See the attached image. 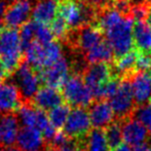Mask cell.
<instances>
[{"label":"cell","mask_w":151,"mask_h":151,"mask_svg":"<svg viewBox=\"0 0 151 151\" xmlns=\"http://www.w3.org/2000/svg\"><path fill=\"white\" fill-rule=\"evenodd\" d=\"M19 118L16 112L0 113V144L12 147L19 135Z\"/></svg>","instance_id":"2e32d148"},{"label":"cell","mask_w":151,"mask_h":151,"mask_svg":"<svg viewBox=\"0 0 151 151\" xmlns=\"http://www.w3.org/2000/svg\"><path fill=\"white\" fill-rule=\"evenodd\" d=\"M146 22L151 27V3H149L148 6V12H147V18H146Z\"/></svg>","instance_id":"d590c367"},{"label":"cell","mask_w":151,"mask_h":151,"mask_svg":"<svg viewBox=\"0 0 151 151\" xmlns=\"http://www.w3.org/2000/svg\"><path fill=\"white\" fill-rule=\"evenodd\" d=\"M23 52L20 32L16 29H2L0 33V63L7 76L14 74L20 67Z\"/></svg>","instance_id":"6da1fadb"},{"label":"cell","mask_w":151,"mask_h":151,"mask_svg":"<svg viewBox=\"0 0 151 151\" xmlns=\"http://www.w3.org/2000/svg\"><path fill=\"white\" fill-rule=\"evenodd\" d=\"M91 122L88 111L83 108H74L64 125V133L69 139L80 141L90 134Z\"/></svg>","instance_id":"ba28073f"},{"label":"cell","mask_w":151,"mask_h":151,"mask_svg":"<svg viewBox=\"0 0 151 151\" xmlns=\"http://www.w3.org/2000/svg\"><path fill=\"white\" fill-rule=\"evenodd\" d=\"M112 77H115L112 65L108 63H98L86 68L82 78L93 96Z\"/></svg>","instance_id":"30bf717a"},{"label":"cell","mask_w":151,"mask_h":151,"mask_svg":"<svg viewBox=\"0 0 151 151\" xmlns=\"http://www.w3.org/2000/svg\"><path fill=\"white\" fill-rule=\"evenodd\" d=\"M9 1H12L14 3H17V2H21V1H24V0H9Z\"/></svg>","instance_id":"f35d334b"},{"label":"cell","mask_w":151,"mask_h":151,"mask_svg":"<svg viewBox=\"0 0 151 151\" xmlns=\"http://www.w3.org/2000/svg\"><path fill=\"white\" fill-rule=\"evenodd\" d=\"M2 148H3V147H2V145H1V144H0V150H1Z\"/></svg>","instance_id":"60d3db41"},{"label":"cell","mask_w":151,"mask_h":151,"mask_svg":"<svg viewBox=\"0 0 151 151\" xmlns=\"http://www.w3.org/2000/svg\"><path fill=\"white\" fill-rule=\"evenodd\" d=\"M17 144L21 151H43L46 146L40 132L30 127H24L19 132Z\"/></svg>","instance_id":"d6986e66"},{"label":"cell","mask_w":151,"mask_h":151,"mask_svg":"<svg viewBox=\"0 0 151 151\" xmlns=\"http://www.w3.org/2000/svg\"><path fill=\"white\" fill-rule=\"evenodd\" d=\"M62 95L66 104L74 108H86L93 104V93L84 82L83 78L78 74L69 76L62 86Z\"/></svg>","instance_id":"5b68a950"},{"label":"cell","mask_w":151,"mask_h":151,"mask_svg":"<svg viewBox=\"0 0 151 151\" xmlns=\"http://www.w3.org/2000/svg\"><path fill=\"white\" fill-rule=\"evenodd\" d=\"M150 59H151V55H150Z\"/></svg>","instance_id":"7bdbcfd3"},{"label":"cell","mask_w":151,"mask_h":151,"mask_svg":"<svg viewBox=\"0 0 151 151\" xmlns=\"http://www.w3.org/2000/svg\"><path fill=\"white\" fill-rule=\"evenodd\" d=\"M54 34L48 26L35 22V41L41 44H47L54 41Z\"/></svg>","instance_id":"4316f807"},{"label":"cell","mask_w":151,"mask_h":151,"mask_svg":"<svg viewBox=\"0 0 151 151\" xmlns=\"http://www.w3.org/2000/svg\"><path fill=\"white\" fill-rule=\"evenodd\" d=\"M121 131H122V140L127 146L138 147L143 145L147 140L149 131L144 124L135 118H129L127 120L120 121Z\"/></svg>","instance_id":"7c38bea8"},{"label":"cell","mask_w":151,"mask_h":151,"mask_svg":"<svg viewBox=\"0 0 151 151\" xmlns=\"http://www.w3.org/2000/svg\"><path fill=\"white\" fill-rule=\"evenodd\" d=\"M17 115L19 121L25 127L43 132L50 125V118L45 111L36 108L32 103H23L17 110Z\"/></svg>","instance_id":"9c48e42d"},{"label":"cell","mask_w":151,"mask_h":151,"mask_svg":"<svg viewBox=\"0 0 151 151\" xmlns=\"http://www.w3.org/2000/svg\"><path fill=\"white\" fill-rule=\"evenodd\" d=\"M70 72V63L65 57L61 58L59 61L54 63L52 65L44 68L43 70L39 71V77L46 86L52 88H62L66 80L69 78Z\"/></svg>","instance_id":"8fae6325"},{"label":"cell","mask_w":151,"mask_h":151,"mask_svg":"<svg viewBox=\"0 0 151 151\" xmlns=\"http://www.w3.org/2000/svg\"><path fill=\"white\" fill-rule=\"evenodd\" d=\"M32 4L28 0L17 2L8 6L6 12L4 14L3 22L8 28L16 29L18 27H22L28 22L32 14Z\"/></svg>","instance_id":"4fadbf2b"},{"label":"cell","mask_w":151,"mask_h":151,"mask_svg":"<svg viewBox=\"0 0 151 151\" xmlns=\"http://www.w3.org/2000/svg\"><path fill=\"white\" fill-rule=\"evenodd\" d=\"M0 151H21L19 148H16V147H3Z\"/></svg>","instance_id":"74e56055"},{"label":"cell","mask_w":151,"mask_h":151,"mask_svg":"<svg viewBox=\"0 0 151 151\" xmlns=\"http://www.w3.org/2000/svg\"><path fill=\"white\" fill-rule=\"evenodd\" d=\"M105 137L107 141L108 147L110 151H114L116 148H118L120 145H122V131H121V122L118 120H115L112 122L109 127H107L105 129Z\"/></svg>","instance_id":"d4e9b609"},{"label":"cell","mask_w":151,"mask_h":151,"mask_svg":"<svg viewBox=\"0 0 151 151\" xmlns=\"http://www.w3.org/2000/svg\"><path fill=\"white\" fill-rule=\"evenodd\" d=\"M134 151H151V147L146 144H143V145H140L138 147H135Z\"/></svg>","instance_id":"d6a6232c"},{"label":"cell","mask_w":151,"mask_h":151,"mask_svg":"<svg viewBox=\"0 0 151 151\" xmlns=\"http://www.w3.org/2000/svg\"><path fill=\"white\" fill-rule=\"evenodd\" d=\"M7 76V74H6L5 70H4L3 66H2V64L0 63V82H3V79Z\"/></svg>","instance_id":"836d02e7"},{"label":"cell","mask_w":151,"mask_h":151,"mask_svg":"<svg viewBox=\"0 0 151 151\" xmlns=\"http://www.w3.org/2000/svg\"><path fill=\"white\" fill-rule=\"evenodd\" d=\"M7 2L6 0H0V22L3 21L4 14L6 12V9H7Z\"/></svg>","instance_id":"1f68e13d"},{"label":"cell","mask_w":151,"mask_h":151,"mask_svg":"<svg viewBox=\"0 0 151 151\" xmlns=\"http://www.w3.org/2000/svg\"><path fill=\"white\" fill-rule=\"evenodd\" d=\"M86 151H110L104 129H93L83 140Z\"/></svg>","instance_id":"cb8c5ba5"},{"label":"cell","mask_w":151,"mask_h":151,"mask_svg":"<svg viewBox=\"0 0 151 151\" xmlns=\"http://www.w3.org/2000/svg\"><path fill=\"white\" fill-rule=\"evenodd\" d=\"M59 14V0H39L32 9L34 22L48 26Z\"/></svg>","instance_id":"ffe728a7"},{"label":"cell","mask_w":151,"mask_h":151,"mask_svg":"<svg viewBox=\"0 0 151 151\" xmlns=\"http://www.w3.org/2000/svg\"><path fill=\"white\" fill-rule=\"evenodd\" d=\"M20 37L23 44V48L26 47L31 42L35 41V22H27L21 27Z\"/></svg>","instance_id":"83f0119b"},{"label":"cell","mask_w":151,"mask_h":151,"mask_svg":"<svg viewBox=\"0 0 151 151\" xmlns=\"http://www.w3.org/2000/svg\"><path fill=\"white\" fill-rule=\"evenodd\" d=\"M59 17L69 29H76L88 26L96 18V12L81 0H59Z\"/></svg>","instance_id":"3957f363"},{"label":"cell","mask_w":151,"mask_h":151,"mask_svg":"<svg viewBox=\"0 0 151 151\" xmlns=\"http://www.w3.org/2000/svg\"><path fill=\"white\" fill-rule=\"evenodd\" d=\"M131 4L133 6L135 5H139V4H143V3H147V0H129Z\"/></svg>","instance_id":"8d00e7d4"},{"label":"cell","mask_w":151,"mask_h":151,"mask_svg":"<svg viewBox=\"0 0 151 151\" xmlns=\"http://www.w3.org/2000/svg\"><path fill=\"white\" fill-rule=\"evenodd\" d=\"M88 4H91L93 8L95 7H99V8H105L110 7L114 4L115 0H86Z\"/></svg>","instance_id":"4dcf8cb0"},{"label":"cell","mask_w":151,"mask_h":151,"mask_svg":"<svg viewBox=\"0 0 151 151\" xmlns=\"http://www.w3.org/2000/svg\"><path fill=\"white\" fill-rule=\"evenodd\" d=\"M23 104L21 93L10 82H0V113L16 112Z\"/></svg>","instance_id":"e0dca14e"},{"label":"cell","mask_w":151,"mask_h":151,"mask_svg":"<svg viewBox=\"0 0 151 151\" xmlns=\"http://www.w3.org/2000/svg\"><path fill=\"white\" fill-rule=\"evenodd\" d=\"M113 52H112L110 45L107 43V41L104 40L103 42L91 50L86 54H84V59L91 65L98 63H108L113 58Z\"/></svg>","instance_id":"603a6c76"},{"label":"cell","mask_w":151,"mask_h":151,"mask_svg":"<svg viewBox=\"0 0 151 151\" xmlns=\"http://www.w3.org/2000/svg\"><path fill=\"white\" fill-rule=\"evenodd\" d=\"M109 104L118 121L132 118L137 109L129 79H121L115 95L109 99Z\"/></svg>","instance_id":"8992f818"},{"label":"cell","mask_w":151,"mask_h":151,"mask_svg":"<svg viewBox=\"0 0 151 151\" xmlns=\"http://www.w3.org/2000/svg\"><path fill=\"white\" fill-rule=\"evenodd\" d=\"M129 81L136 105L144 106L151 99V72H136Z\"/></svg>","instance_id":"5bb4252c"},{"label":"cell","mask_w":151,"mask_h":151,"mask_svg":"<svg viewBox=\"0 0 151 151\" xmlns=\"http://www.w3.org/2000/svg\"><path fill=\"white\" fill-rule=\"evenodd\" d=\"M133 41L139 54L151 55V27L145 21H137L134 24Z\"/></svg>","instance_id":"7402d4cb"},{"label":"cell","mask_w":151,"mask_h":151,"mask_svg":"<svg viewBox=\"0 0 151 151\" xmlns=\"http://www.w3.org/2000/svg\"><path fill=\"white\" fill-rule=\"evenodd\" d=\"M50 30H52L55 37L64 38L67 35L68 31H69V28H68L66 23L62 20L60 17H58V18L50 24Z\"/></svg>","instance_id":"f546056e"},{"label":"cell","mask_w":151,"mask_h":151,"mask_svg":"<svg viewBox=\"0 0 151 151\" xmlns=\"http://www.w3.org/2000/svg\"><path fill=\"white\" fill-rule=\"evenodd\" d=\"M88 115H90L91 125L95 129H105L115 121L113 110L109 102L106 100H99L91 104L88 110Z\"/></svg>","instance_id":"9a60e30c"},{"label":"cell","mask_w":151,"mask_h":151,"mask_svg":"<svg viewBox=\"0 0 151 151\" xmlns=\"http://www.w3.org/2000/svg\"><path fill=\"white\" fill-rule=\"evenodd\" d=\"M114 151H132V149L129 146L127 145V144H122V145H120L119 147L116 148Z\"/></svg>","instance_id":"e575fe53"},{"label":"cell","mask_w":151,"mask_h":151,"mask_svg":"<svg viewBox=\"0 0 151 151\" xmlns=\"http://www.w3.org/2000/svg\"><path fill=\"white\" fill-rule=\"evenodd\" d=\"M70 113V108L68 104H62L58 107L54 108L48 112V118L50 122L56 129L64 127L67 118Z\"/></svg>","instance_id":"484cf974"},{"label":"cell","mask_w":151,"mask_h":151,"mask_svg":"<svg viewBox=\"0 0 151 151\" xmlns=\"http://www.w3.org/2000/svg\"><path fill=\"white\" fill-rule=\"evenodd\" d=\"M149 132H151V129H150V131H149Z\"/></svg>","instance_id":"ee69618b"},{"label":"cell","mask_w":151,"mask_h":151,"mask_svg":"<svg viewBox=\"0 0 151 151\" xmlns=\"http://www.w3.org/2000/svg\"><path fill=\"white\" fill-rule=\"evenodd\" d=\"M27 64L33 69L41 71L63 58V50L59 42L41 44L33 41L24 48Z\"/></svg>","instance_id":"277c9868"},{"label":"cell","mask_w":151,"mask_h":151,"mask_svg":"<svg viewBox=\"0 0 151 151\" xmlns=\"http://www.w3.org/2000/svg\"><path fill=\"white\" fill-rule=\"evenodd\" d=\"M134 115H136L137 120H139L142 124H144L148 129H151V107L149 105H144L137 107Z\"/></svg>","instance_id":"f1b7e54d"},{"label":"cell","mask_w":151,"mask_h":151,"mask_svg":"<svg viewBox=\"0 0 151 151\" xmlns=\"http://www.w3.org/2000/svg\"><path fill=\"white\" fill-rule=\"evenodd\" d=\"M64 101L65 100L63 95L59 90L50 86H44L37 91L31 103L38 109H41L43 111H48V110L50 111L54 108L64 104Z\"/></svg>","instance_id":"ac0fdd59"},{"label":"cell","mask_w":151,"mask_h":151,"mask_svg":"<svg viewBox=\"0 0 151 151\" xmlns=\"http://www.w3.org/2000/svg\"><path fill=\"white\" fill-rule=\"evenodd\" d=\"M76 45L83 54H86L104 41L103 33L97 26H84L80 28L76 36Z\"/></svg>","instance_id":"44dd1931"},{"label":"cell","mask_w":151,"mask_h":151,"mask_svg":"<svg viewBox=\"0 0 151 151\" xmlns=\"http://www.w3.org/2000/svg\"><path fill=\"white\" fill-rule=\"evenodd\" d=\"M134 24L135 21L133 18L131 16H125L119 22L102 31L116 59L124 56L132 50L134 45Z\"/></svg>","instance_id":"7a4b0ae2"},{"label":"cell","mask_w":151,"mask_h":151,"mask_svg":"<svg viewBox=\"0 0 151 151\" xmlns=\"http://www.w3.org/2000/svg\"><path fill=\"white\" fill-rule=\"evenodd\" d=\"M1 31H2V28H1V26H0V33H1Z\"/></svg>","instance_id":"b9f144b4"},{"label":"cell","mask_w":151,"mask_h":151,"mask_svg":"<svg viewBox=\"0 0 151 151\" xmlns=\"http://www.w3.org/2000/svg\"><path fill=\"white\" fill-rule=\"evenodd\" d=\"M14 86L19 90L23 103H31L33 98L40 90V77L27 63L21 64L14 73Z\"/></svg>","instance_id":"52a82bcc"},{"label":"cell","mask_w":151,"mask_h":151,"mask_svg":"<svg viewBox=\"0 0 151 151\" xmlns=\"http://www.w3.org/2000/svg\"><path fill=\"white\" fill-rule=\"evenodd\" d=\"M148 103H149V104H148V105H149V106H150V107H151V99L149 100V102H148Z\"/></svg>","instance_id":"ab89813d"}]
</instances>
